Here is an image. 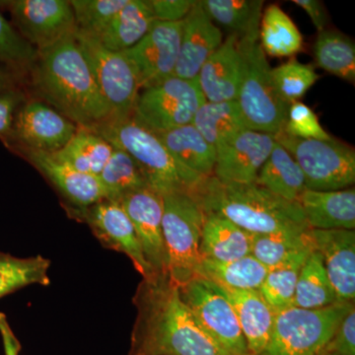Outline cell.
<instances>
[{"label":"cell","instance_id":"28","mask_svg":"<svg viewBox=\"0 0 355 355\" xmlns=\"http://www.w3.org/2000/svg\"><path fill=\"white\" fill-rule=\"evenodd\" d=\"M268 268L253 254L229 261L202 260L198 277L214 282L223 289L235 291H260Z\"/></svg>","mask_w":355,"mask_h":355},{"label":"cell","instance_id":"11","mask_svg":"<svg viewBox=\"0 0 355 355\" xmlns=\"http://www.w3.org/2000/svg\"><path fill=\"white\" fill-rule=\"evenodd\" d=\"M198 78L172 76L151 87L142 89L133 116L155 132L190 125L205 103Z\"/></svg>","mask_w":355,"mask_h":355},{"label":"cell","instance_id":"32","mask_svg":"<svg viewBox=\"0 0 355 355\" xmlns=\"http://www.w3.org/2000/svg\"><path fill=\"white\" fill-rule=\"evenodd\" d=\"M191 123L214 148L249 130L237 101H207L198 110Z\"/></svg>","mask_w":355,"mask_h":355},{"label":"cell","instance_id":"21","mask_svg":"<svg viewBox=\"0 0 355 355\" xmlns=\"http://www.w3.org/2000/svg\"><path fill=\"white\" fill-rule=\"evenodd\" d=\"M242 70L239 37L229 35L198 72V83L205 100L207 102L236 101Z\"/></svg>","mask_w":355,"mask_h":355},{"label":"cell","instance_id":"20","mask_svg":"<svg viewBox=\"0 0 355 355\" xmlns=\"http://www.w3.org/2000/svg\"><path fill=\"white\" fill-rule=\"evenodd\" d=\"M223 33L214 24L202 6H195L183 20L179 58L175 76L198 78V72L210 55L223 43Z\"/></svg>","mask_w":355,"mask_h":355},{"label":"cell","instance_id":"49","mask_svg":"<svg viewBox=\"0 0 355 355\" xmlns=\"http://www.w3.org/2000/svg\"><path fill=\"white\" fill-rule=\"evenodd\" d=\"M320 355H338V354H334V352H324L323 354H321Z\"/></svg>","mask_w":355,"mask_h":355},{"label":"cell","instance_id":"22","mask_svg":"<svg viewBox=\"0 0 355 355\" xmlns=\"http://www.w3.org/2000/svg\"><path fill=\"white\" fill-rule=\"evenodd\" d=\"M306 222L317 230H354L355 189L306 190L299 198Z\"/></svg>","mask_w":355,"mask_h":355},{"label":"cell","instance_id":"8","mask_svg":"<svg viewBox=\"0 0 355 355\" xmlns=\"http://www.w3.org/2000/svg\"><path fill=\"white\" fill-rule=\"evenodd\" d=\"M298 163L307 190L338 191L354 187L355 151L342 140L301 139L284 132L273 135Z\"/></svg>","mask_w":355,"mask_h":355},{"label":"cell","instance_id":"45","mask_svg":"<svg viewBox=\"0 0 355 355\" xmlns=\"http://www.w3.org/2000/svg\"><path fill=\"white\" fill-rule=\"evenodd\" d=\"M23 103V95L15 89L0 94V137L12 125L16 112Z\"/></svg>","mask_w":355,"mask_h":355},{"label":"cell","instance_id":"33","mask_svg":"<svg viewBox=\"0 0 355 355\" xmlns=\"http://www.w3.org/2000/svg\"><path fill=\"white\" fill-rule=\"evenodd\" d=\"M313 53L320 69L354 84L355 44L347 35L329 28L318 33Z\"/></svg>","mask_w":355,"mask_h":355},{"label":"cell","instance_id":"36","mask_svg":"<svg viewBox=\"0 0 355 355\" xmlns=\"http://www.w3.org/2000/svg\"><path fill=\"white\" fill-rule=\"evenodd\" d=\"M98 179L104 190L105 200L112 202H120L133 191L149 188L135 159L118 147H114L113 153Z\"/></svg>","mask_w":355,"mask_h":355},{"label":"cell","instance_id":"3","mask_svg":"<svg viewBox=\"0 0 355 355\" xmlns=\"http://www.w3.org/2000/svg\"><path fill=\"white\" fill-rule=\"evenodd\" d=\"M205 214L224 217L253 236L311 229L300 205L256 183H229L214 175L191 193Z\"/></svg>","mask_w":355,"mask_h":355},{"label":"cell","instance_id":"41","mask_svg":"<svg viewBox=\"0 0 355 355\" xmlns=\"http://www.w3.org/2000/svg\"><path fill=\"white\" fill-rule=\"evenodd\" d=\"M37 58L38 50L0 13V64L12 72L32 67Z\"/></svg>","mask_w":355,"mask_h":355},{"label":"cell","instance_id":"25","mask_svg":"<svg viewBox=\"0 0 355 355\" xmlns=\"http://www.w3.org/2000/svg\"><path fill=\"white\" fill-rule=\"evenodd\" d=\"M155 21L148 0H128L95 38L110 51L125 53L144 39Z\"/></svg>","mask_w":355,"mask_h":355},{"label":"cell","instance_id":"39","mask_svg":"<svg viewBox=\"0 0 355 355\" xmlns=\"http://www.w3.org/2000/svg\"><path fill=\"white\" fill-rule=\"evenodd\" d=\"M275 91L286 104L300 102L308 90L319 80V74L310 64H304L295 58L272 69Z\"/></svg>","mask_w":355,"mask_h":355},{"label":"cell","instance_id":"48","mask_svg":"<svg viewBox=\"0 0 355 355\" xmlns=\"http://www.w3.org/2000/svg\"><path fill=\"white\" fill-rule=\"evenodd\" d=\"M14 89V77L10 70L0 67V94Z\"/></svg>","mask_w":355,"mask_h":355},{"label":"cell","instance_id":"9","mask_svg":"<svg viewBox=\"0 0 355 355\" xmlns=\"http://www.w3.org/2000/svg\"><path fill=\"white\" fill-rule=\"evenodd\" d=\"M76 38L87 58L96 83L111 113L110 120L133 116L141 91L137 70L125 53L110 51L95 37L76 33Z\"/></svg>","mask_w":355,"mask_h":355},{"label":"cell","instance_id":"40","mask_svg":"<svg viewBox=\"0 0 355 355\" xmlns=\"http://www.w3.org/2000/svg\"><path fill=\"white\" fill-rule=\"evenodd\" d=\"M128 0H71L76 31L98 37Z\"/></svg>","mask_w":355,"mask_h":355},{"label":"cell","instance_id":"29","mask_svg":"<svg viewBox=\"0 0 355 355\" xmlns=\"http://www.w3.org/2000/svg\"><path fill=\"white\" fill-rule=\"evenodd\" d=\"M259 40L263 53L273 58H293L304 44L297 26L277 4L263 11Z\"/></svg>","mask_w":355,"mask_h":355},{"label":"cell","instance_id":"14","mask_svg":"<svg viewBox=\"0 0 355 355\" xmlns=\"http://www.w3.org/2000/svg\"><path fill=\"white\" fill-rule=\"evenodd\" d=\"M74 219L87 224L103 247L127 256L142 279L155 277L142 253L132 221L120 202L103 200L77 214Z\"/></svg>","mask_w":355,"mask_h":355},{"label":"cell","instance_id":"16","mask_svg":"<svg viewBox=\"0 0 355 355\" xmlns=\"http://www.w3.org/2000/svg\"><path fill=\"white\" fill-rule=\"evenodd\" d=\"M275 144L270 133L252 130L237 133L216 147L214 176L229 183H254Z\"/></svg>","mask_w":355,"mask_h":355},{"label":"cell","instance_id":"4","mask_svg":"<svg viewBox=\"0 0 355 355\" xmlns=\"http://www.w3.org/2000/svg\"><path fill=\"white\" fill-rule=\"evenodd\" d=\"M114 147L123 149L137 163L149 188L161 196L193 193L203 178L187 169L173 157L157 133L135 116L108 120L91 128Z\"/></svg>","mask_w":355,"mask_h":355},{"label":"cell","instance_id":"1","mask_svg":"<svg viewBox=\"0 0 355 355\" xmlns=\"http://www.w3.org/2000/svg\"><path fill=\"white\" fill-rule=\"evenodd\" d=\"M127 355H225L202 330L168 275L142 279Z\"/></svg>","mask_w":355,"mask_h":355},{"label":"cell","instance_id":"2","mask_svg":"<svg viewBox=\"0 0 355 355\" xmlns=\"http://www.w3.org/2000/svg\"><path fill=\"white\" fill-rule=\"evenodd\" d=\"M76 33L38 51L33 83L58 113L78 127L91 128L110 120L111 113Z\"/></svg>","mask_w":355,"mask_h":355},{"label":"cell","instance_id":"7","mask_svg":"<svg viewBox=\"0 0 355 355\" xmlns=\"http://www.w3.org/2000/svg\"><path fill=\"white\" fill-rule=\"evenodd\" d=\"M354 303H336L323 309L291 307L275 315L272 336L257 355H320L323 354Z\"/></svg>","mask_w":355,"mask_h":355},{"label":"cell","instance_id":"46","mask_svg":"<svg viewBox=\"0 0 355 355\" xmlns=\"http://www.w3.org/2000/svg\"><path fill=\"white\" fill-rule=\"evenodd\" d=\"M293 3L308 14L318 33L328 29L330 17L323 2L319 0H293Z\"/></svg>","mask_w":355,"mask_h":355},{"label":"cell","instance_id":"35","mask_svg":"<svg viewBox=\"0 0 355 355\" xmlns=\"http://www.w3.org/2000/svg\"><path fill=\"white\" fill-rule=\"evenodd\" d=\"M313 251L311 229L254 236L252 248V254L268 270Z\"/></svg>","mask_w":355,"mask_h":355},{"label":"cell","instance_id":"15","mask_svg":"<svg viewBox=\"0 0 355 355\" xmlns=\"http://www.w3.org/2000/svg\"><path fill=\"white\" fill-rule=\"evenodd\" d=\"M182 26L183 21H155L144 39L125 51L137 70L141 90L175 76L179 58Z\"/></svg>","mask_w":355,"mask_h":355},{"label":"cell","instance_id":"23","mask_svg":"<svg viewBox=\"0 0 355 355\" xmlns=\"http://www.w3.org/2000/svg\"><path fill=\"white\" fill-rule=\"evenodd\" d=\"M221 289L234 308L250 354H260L272 336L277 312L268 305L260 291Z\"/></svg>","mask_w":355,"mask_h":355},{"label":"cell","instance_id":"37","mask_svg":"<svg viewBox=\"0 0 355 355\" xmlns=\"http://www.w3.org/2000/svg\"><path fill=\"white\" fill-rule=\"evenodd\" d=\"M51 261L43 256L19 258L0 252V298L30 286H48Z\"/></svg>","mask_w":355,"mask_h":355},{"label":"cell","instance_id":"24","mask_svg":"<svg viewBox=\"0 0 355 355\" xmlns=\"http://www.w3.org/2000/svg\"><path fill=\"white\" fill-rule=\"evenodd\" d=\"M254 236L228 219L205 214L200 254L202 260L229 261L252 254Z\"/></svg>","mask_w":355,"mask_h":355},{"label":"cell","instance_id":"5","mask_svg":"<svg viewBox=\"0 0 355 355\" xmlns=\"http://www.w3.org/2000/svg\"><path fill=\"white\" fill-rule=\"evenodd\" d=\"M239 46L243 70L236 101L248 128L272 135L284 132L289 106L275 91L259 34L239 38Z\"/></svg>","mask_w":355,"mask_h":355},{"label":"cell","instance_id":"27","mask_svg":"<svg viewBox=\"0 0 355 355\" xmlns=\"http://www.w3.org/2000/svg\"><path fill=\"white\" fill-rule=\"evenodd\" d=\"M254 183L289 202H298L306 190L302 170L291 154L277 141Z\"/></svg>","mask_w":355,"mask_h":355},{"label":"cell","instance_id":"47","mask_svg":"<svg viewBox=\"0 0 355 355\" xmlns=\"http://www.w3.org/2000/svg\"><path fill=\"white\" fill-rule=\"evenodd\" d=\"M0 336L3 343L4 355H19L22 345L11 328L4 313L0 312Z\"/></svg>","mask_w":355,"mask_h":355},{"label":"cell","instance_id":"42","mask_svg":"<svg viewBox=\"0 0 355 355\" xmlns=\"http://www.w3.org/2000/svg\"><path fill=\"white\" fill-rule=\"evenodd\" d=\"M284 132L301 139H330L331 135L324 130L310 107L302 102L289 105Z\"/></svg>","mask_w":355,"mask_h":355},{"label":"cell","instance_id":"26","mask_svg":"<svg viewBox=\"0 0 355 355\" xmlns=\"http://www.w3.org/2000/svg\"><path fill=\"white\" fill-rule=\"evenodd\" d=\"M156 133L180 164L202 177L214 175L216 148L200 135L193 123Z\"/></svg>","mask_w":355,"mask_h":355},{"label":"cell","instance_id":"30","mask_svg":"<svg viewBox=\"0 0 355 355\" xmlns=\"http://www.w3.org/2000/svg\"><path fill=\"white\" fill-rule=\"evenodd\" d=\"M113 150V146L94 130L78 127L67 146L51 155L78 171L98 177Z\"/></svg>","mask_w":355,"mask_h":355},{"label":"cell","instance_id":"44","mask_svg":"<svg viewBox=\"0 0 355 355\" xmlns=\"http://www.w3.org/2000/svg\"><path fill=\"white\" fill-rule=\"evenodd\" d=\"M195 4V0H149L154 18L160 22L183 21Z\"/></svg>","mask_w":355,"mask_h":355},{"label":"cell","instance_id":"34","mask_svg":"<svg viewBox=\"0 0 355 355\" xmlns=\"http://www.w3.org/2000/svg\"><path fill=\"white\" fill-rule=\"evenodd\" d=\"M336 303L338 302L335 291L324 270L321 254L313 251L299 273L292 306L300 309L316 310Z\"/></svg>","mask_w":355,"mask_h":355},{"label":"cell","instance_id":"12","mask_svg":"<svg viewBox=\"0 0 355 355\" xmlns=\"http://www.w3.org/2000/svg\"><path fill=\"white\" fill-rule=\"evenodd\" d=\"M78 125L58 113L53 107L39 101L21 104L10 130L2 135L20 150L55 154L67 146Z\"/></svg>","mask_w":355,"mask_h":355},{"label":"cell","instance_id":"13","mask_svg":"<svg viewBox=\"0 0 355 355\" xmlns=\"http://www.w3.org/2000/svg\"><path fill=\"white\" fill-rule=\"evenodd\" d=\"M1 4L10 12L15 29L38 51L76 32L73 10L67 0H12Z\"/></svg>","mask_w":355,"mask_h":355},{"label":"cell","instance_id":"19","mask_svg":"<svg viewBox=\"0 0 355 355\" xmlns=\"http://www.w3.org/2000/svg\"><path fill=\"white\" fill-rule=\"evenodd\" d=\"M315 251L322 261L338 303H354V230L311 229Z\"/></svg>","mask_w":355,"mask_h":355},{"label":"cell","instance_id":"10","mask_svg":"<svg viewBox=\"0 0 355 355\" xmlns=\"http://www.w3.org/2000/svg\"><path fill=\"white\" fill-rule=\"evenodd\" d=\"M184 304L225 355H251L234 308L220 287L202 277L179 286Z\"/></svg>","mask_w":355,"mask_h":355},{"label":"cell","instance_id":"17","mask_svg":"<svg viewBox=\"0 0 355 355\" xmlns=\"http://www.w3.org/2000/svg\"><path fill=\"white\" fill-rule=\"evenodd\" d=\"M137 233L144 258L155 277L167 275L163 239V197L150 188L133 191L120 202Z\"/></svg>","mask_w":355,"mask_h":355},{"label":"cell","instance_id":"31","mask_svg":"<svg viewBox=\"0 0 355 355\" xmlns=\"http://www.w3.org/2000/svg\"><path fill=\"white\" fill-rule=\"evenodd\" d=\"M202 6L214 24L240 39L259 34L263 0H202Z\"/></svg>","mask_w":355,"mask_h":355},{"label":"cell","instance_id":"6","mask_svg":"<svg viewBox=\"0 0 355 355\" xmlns=\"http://www.w3.org/2000/svg\"><path fill=\"white\" fill-rule=\"evenodd\" d=\"M163 239L167 258V275L178 286L198 277L202 263V238L205 212L190 193L162 196Z\"/></svg>","mask_w":355,"mask_h":355},{"label":"cell","instance_id":"43","mask_svg":"<svg viewBox=\"0 0 355 355\" xmlns=\"http://www.w3.org/2000/svg\"><path fill=\"white\" fill-rule=\"evenodd\" d=\"M324 352L338 355H355V306H352L338 324Z\"/></svg>","mask_w":355,"mask_h":355},{"label":"cell","instance_id":"18","mask_svg":"<svg viewBox=\"0 0 355 355\" xmlns=\"http://www.w3.org/2000/svg\"><path fill=\"white\" fill-rule=\"evenodd\" d=\"M26 158L60 193L67 203L70 216L105 200V193L99 179L94 175L78 171L50 153L20 150Z\"/></svg>","mask_w":355,"mask_h":355},{"label":"cell","instance_id":"38","mask_svg":"<svg viewBox=\"0 0 355 355\" xmlns=\"http://www.w3.org/2000/svg\"><path fill=\"white\" fill-rule=\"evenodd\" d=\"M310 254H301L268 270L260 292L275 312L292 306L299 273Z\"/></svg>","mask_w":355,"mask_h":355}]
</instances>
